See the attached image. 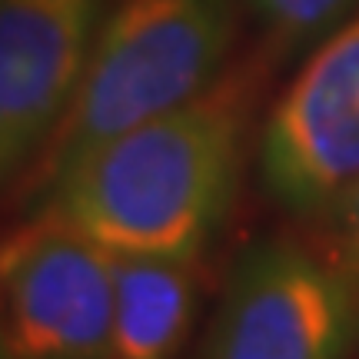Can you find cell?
Wrapping results in <instances>:
<instances>
[{"mask_svg": "<svg viewBox=\"0 0 359 359\" xmlns=\"http://www.w3.org/2000/svg\"><path fill=\"white\" fill-rule=\"evenodd\" d=\"M250 4L257 20L266 27L273 47L299 50L339 30L343 17L356 11L359 0H250Z\"/></svg>", "mask_w": 359, "mask_h": 359, "instance_id": "ba28073f", "label": "cell"}, {"mask_svg": "<svg viewBox=\"0 0 359 359\" xmlns=\"http://www.w3.org/2000/svg\"><path fill=\"white\" fill-rule=\"evenodd\" d=\"M259 173L286 210L320 217L359 183V13L286 87L263 130Z\"/></svg>", "mask_w": 359, "mask_h": 359, "instance_id": "5b68a950", "label": "cell"}, {"mask_svg": "<svg viewBox=\"0 0 359 359\" xmlns=\"http://www.w3.org/2000/svg\"><path fill=\"white\" fill-rule=\"evenodd\" d=\"M233 30V0H120L97 34L77 100L43 150L40 190L114 137L206 93Z\"/></svg>", "mask_w": 359, "mask_h": 359, "instance_id": "7a4b0ae2", "label": "cell"}, {"mask_svg": "<svg viewBox=\"0 0 359 359\" xmlns=\"http://www.w3.org/2000/svg\"><path fill=\"white\" fill-rule=\"evenodd\" d=\"M0 359H20L17 346L11 343V333H7V326H4V320H0Z\"/></svg>", "mask_w": 359, "mask_h": 359, "instance_id": "30bf717a", "label": "cell"}, {"mask_svg": "<svg viewBox=\"0 0 359 359\" xmlns=\"http://www.w3.org/2000/svg\"><path fill=\"white\" fill-rule=\"evenodd\" d=\"M100 7L103 0H0V193L70 114Z\"/></svg>", "mask_w": 359, "mask_h": 359, "instance_id": "8992f818", "label": "cell"}, {"mask_svg": "<svg viewBox=\"0 0 359 359\" xmlns=\"http://www.w3.org/2000/svg\"><path fill=\"white\" fill-rule=\"evenodd\" d=\"M246 93L236 80L83 156L43 210L120 253L200 257L236 193Z\"/></svg>", "mask_w": 359, "mask_h": 359, "instance_id": "6da1fadb", "label": "cell"}, {"mask_svg": "<svg viewBox=\"0 0 359 359\" xmlns=\"http://www.w3.org/2000/svg\"><path fill=\"white\" fill-rule=\"evenodd\" d=\"M323 250L320 257L356 290L359 296V183L346 190L333 206L320 213Z\"/></svg>", "mask_w": 359, "mask_h": 359, "instance_id": "9c48e42d", "label": "cell"}, {"mask_svg": "<svg viewBox=\"0 0 359 359\" xmlns=\"http://www.w3.org/2000/svg\"><path fill=\"white\" fill-rule=\"evenodd\" d=\"M200 306L196 257L114 250L110 359H177Z\"/></svg>", "mask_w": 359, "mask_h": 359, "instance_id": "52a82bcc", "label": "cell"}, {"mask_svg": "<svg viewBox=\"0 0 359 359\" xmlns=\"http://www.w3.org/2000/svg\"><path fill=\"white\" fill-rule=\"evenodd\" d=\"M359 296L320 253L269 240L233 266L200 359H343Z\"/></svg>", "mask_w": 359, "mask_h": 359, "instance_id": "277c9868", "label": "cell"}, {"mask_svg": "<svg viewBox=\"0 0 359 359\" xmlns=\"http://www.w3.org/2000/svg\"><path fill=\"white\" fill-rule=\"evenodd\" d=\"M0 320L20 359H110L114 250L40 210L0 240Z\"/></svg>", "mask_w": 359, "mask_h": 359, "instance_id": "3957f363", "label": "cell"}]
</instances>
